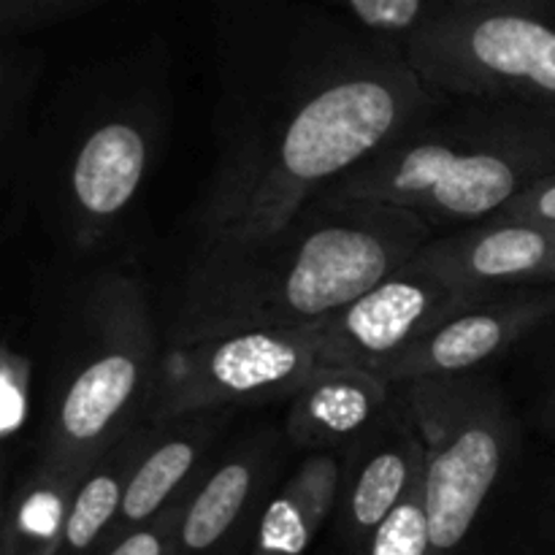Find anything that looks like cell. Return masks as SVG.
<instances>
[{"label": "cell", "mask_w": 555, "mask_h": 555, "mask_svg": "<svg viewBox=\"0 0 555 555\" xmlns=\"http://www.w3.org/2000/svg\"><path fill=\"white\" fill-rule=\"evenodd\" d=\"M217 157L198 244L285 225L388 141L444 106L404 47L298 0H215Z\"/></svg>", "instance_id": "cell-1"}, {"label": "cell", "mask_w": 555, "mask_h": 555, "mask_svg": "<svg viewBox=\"0 0 555 555\" xmlns=\"http://www.w3.org/2000/svg\"><path fill=\"white\" fill-rule=\"evenodd\" d=\"M434 228L399 206L325 190L285 225L198 244L171 345L260 328H312L410 263Z\"/></svg>", "instance_id": "cell-2"}, {"label": "cell", "mask_w": 555, "mask_h": 555, "mask_svg": "<svg viewBox=\"0 0 555 555\" xmlns=\"http://www.w3.org/2000/svg\"><path fill=\"white\" fill-rule=\"evenodd\" d=\"M166 85L152 60L98 65L38 117L33 211L74 253L103 249L139 206L166 139Z\"/></svg>", "instance_id": "cell-3"}, {"label": "cell", "mask_w": 555, "mask_h": 555, "mask_svg": "<svg viewBox=\"0 0 555 555\" xmlns=\"http://www.w3.org/2000/svg\"><path fill=\"white\" fill-rule=\"evenodd\" d=\"M555 171V112L448 98L331 188L412 211L428 225L486 222Z\"/></svg>", "instance_id": "cell-4"}, {"label": "cell", "mask_w": 555, "mask_h": 555, "mask_svg": "<svg viewBox=\"0 0 555 555\" xmlns=\"http://www.w3.org/2000/svg\"><path fill=\"white\" fill-rule=\"evenodd\" d=\"M160 361L141 282L125 271L87 276L60 323L36 464L85 477L150 415Z\"/></svg>", "instance_id": "cell-5"}, {"label": "cell", "mask_w": 555, "mask_h": 555, "mask_svg": "<svg viewBox=\"0 0 555 555\" xmlns=\"http://www.w3.org/2000/svg\"><path fill=\"white\" fill-rule=\"evenodd\" d=\"M423 442V493L434 555H455L502 482L518 426L499 388L477 374L396 385Z\"/></svg>", "instance_id": "cell-6"}, {"label": "cell", "mask_w": 555, "mask_h": 555, "mask_svg": "<svg viewBox=\"0 0 555 555\" xmlns=\"http://www.w3.org/2000/svg\"><path fill=\"white\" fill-rule=\"evenodd\" d=\"M404 52L423 81L448 98L555 108V5L437 9Z\"/></svg>", "instance_id": "cell-7"}, {"label": "cell", "mask_w": 555, "mask_h": 555, "mask_svg": "<svg viewBox=\"0 0 555 555\" xmlns=\"http://www.w3.org/2000/svg\"><path fill=\"white\" fill-rule=\"evenodd\" d=\"M320 366V328L233 331L163 352L150 423L291 399Z\"/></svg>", "instance_id": "cell-8"}, {"label": "cell", "mask_w": 555, "mask_h": 555, "mask_svg": "<svg viewBox=\"0 0 555 555\" xmlns=\"http://www.w3.org/2000/svg\"><path fill=\"white\" fill-rule=\"evenodd\" d=\"M475 293L450 285L410 260L318 325L320 366L383 374Z\"/></svg>", "instance_id": "cell-9"}, {"label": "cell", "mask_w": 555, "mask_h": 555, "mask_svg": "<svg viewBox=\"0 0 555 555\" xmlns=\"http://www.w3.org/2000/svg\"><path fill=\"white\" fill-rule=\"evenodd\" d=\"M555 314V287L482 291L444 314L379 377L390 385L475 374L482 363L540 328Z\"/></svg>", "instance_id": "cell-10"}, {"label": "cell", "mask_w": 555, "mask_h": 555, "mask_svg": "<svg viewBox=\"0 0 555 555\" xmlns=\"http://www.w3.org/2000/svg\"><path fill=\"white\" fill-rule=\"evenodd\" d=\"M464 291H513L555 282V222L491 217L450 236H434L412 258Z\"/></svg>", "instance_id": "cell-11"}, {"label": "cell", "mask_w": 555, "mask_h": 555, "mask_svg": "<svg viewBox=\"0 0 555 555\" xmlns=\"http://www.w3.org/2000/svg\"><path fill=\"white\" fill-rule=\"evenodd\" d=\"M280 466V437L253 434L211 461L188 493L171 555H220L238 534L255 531Z\"/></svg>", "instance_id": "cell-12"}, {"label": "cell", "mask_w": 555, "mask_h": 555, "mask_svg": "<svg viewBox=\"0 0 555 555\" xmlns=\"http://www.w3.org/2000/svg\"><path fill=\"white\" fill-rule=\"evenodd\" d=\"M421 477L423 442L417 428L412 426L406 410L390 412L341 455L339 499L334 509L341 545L352 555L361 553L374 531L410 496Z\"/></svg>", "instance_id": "cell-13"}, {"label": "cell", "mask_w": 555, "mask_h": 555, "mask_svg": "<svg viewBox=\"0 0 555 555\" xmlns=\"http://www.w3.org/2000/svg\"><path fill=\"white\" fill-rule=\"evenodd\" d=\"M225 417L228 412H195V415H179L146 426L144 444L135 455L125 488L122 509L103 547L152 524L157 515L193 491L198 477L209 466L206 455L220 428L225 426Z\"/></svg>", "instance_id": "cell-14"}, {"label": "cell", "mask_w": 555, "mask_h": 555, "mask_svg": "<svg viewBox=\"0 0 555 555\" xmlns=\"http://www.w3.org/2000/svg\"><path fill=\"white\" fill-rule=\"evenodd\" d=\"M393 390L366 369L318 366L291 396L285 437L309 455L347 450L393 412Z\"/></svg>", "instance_id": "cell-15"}, {"label": "cell", "mask_w": 555, "mask_h": 555, "mask_svg": "<svg viewBox=\"0 0 555 555\" xmlns=\"http://www.w3.org/2000/svg\"><path fill=\"white\" fill-rule=\"evenodd\" d=\"M43 60L36 49L5 38L0 57V233L14 238L33 211V166H36V92Z\"/></svg>", "instance_id": "cell-16"}, {"label": "cell", "mask_w": 555, "mask_h": 555, "mask_svg": "<svg viewBox=\"0 0 555 555\" xmlns=\"http://www.w3.org/2000/svg\"><path fill=\"white\" fill-rule=\"evenodd\" d=\"M341 455L312 453L271 493L253 531L249 555H304L339 499Z\"/></svg>", "instance_id": "cell-17"}, {"label": "cell", "mask_w": 555, "mask_h": 555, "mask_svg": "<svg viewBox=\"0 0 555 555\" xmlns=\"http://www.w3.org/2000/svg\"><path fill=\"white\" fill-rule=\"evenodd\" d=\"M144 437L146 426H139L87 472L70 499L57 555H98L103 551L122 509L125 488Z\"/></svg>", "instance_id": "cell-18"}, {"label": "cell", "mask_w": 555, "mask_h": 555, "mask_svg": "<svg viewBox=\"0 0 555 555\" xmlns=\"http://www.w3.org/2000/svg\"><path fill=\"white\" fill-rule=\"evenodd\" d=\"M358 555H434L423 477Z\"/></svg>", "instance_id": "cell-19"}, {"label": "cell", "mask_w": 555, "mask_h": 555, "mask_svg": "<svg viewBox=\"0 0 555 555\" xmlns=\"http://www.w3.org/2000/svg\"><path fill=\"white\" fill-rule=\"evenodd\" d=\"M328 3L363 30L390 38L401 47L434 11L431 0H328Z\"/></svg>", "instance_id": "cell-20"}, {"label": "cell", "mask_w": 555, "mask_h": 555, "mask_svg": "<svg viewBox=\"0 0 555 555\" xmlns=\"http://www.w3.org/2000/svg\"><path fill=\"white\" fill-rule=\"evenodd\" d=\"M0 388H3V404H0V431L5 442L16 437L25 428L30 415L33 396V361L25 347H16V341L5 339L3 345V366H0Z\"/></svg>", "instance_id": "cell-21"}, {"label": "cell", "mask_w": 555, "mask_h": 555, "mask_svg": "<svg viewBox=\"0 0 555 555\" xmlns=\"http://www.w3.org/2000/svg\"><path fill=\"white\" fill-rule=\"evenodd\" d=\"M103 3L108 0H0V30H3V38L25 36V33L57 25Z\"/></svg>", "instance_id": "cell-22"}, {"label": "cell", "mask_w": 555, "mask_h": 555, "mask_svg": "<svg viewBox=\"0 0 555 555\" xmlns=\"http://www.w3.org/2000/svg\"><path fill=\"white\" fill-rule=\"evenodd\" d=\"M184 499L173 504V507H168L163 515H157L152 524L141 526V529L130 531V534L122 537V540L103 547L98 555H171L173 542H177V529H179V518H182Z\"/></svg>", "instance_id": "cell-23"}, {"label": "cell", "mask_w": 555, "mask_h": 555, "mask_svg": "<svg viewBox=\"0 0 555 555\" xmlns=\"http://www.w3.org/2000/svg\"><path fill=\"white\" fill-rule=\"evenodd\" d=\"M496 217H529V220L555 222V171L540 179L534 188L526 190L520 198H515Z\"/></svg>", "instance_id": "cell-24"}, {"label": "cell", "mask_w": 555, "mask_h": 555, "mask_svg": "<svg viewBox=\"0 0 555 555\" xmlns=\"http://www.w3.org/2000/svg\"><path fill=\"white\" fill-rule=\"evenodd\" d=\"M534 415H537V423H540L545 431L555 434V372H553L551 383H547L545 390H542L540 404H537Z\"/></svg>", "instance_id": "cell-25"}, {"label": "cell", "mask_w": 555, "mask_h": 555, "mask_svg": "<svg viewBox=\"0 0 555 555\" xmlns=\"http://www.w3.org/2000/svg\"><path fill=\"white\" fill-rule=\"evenodd\" d=\"M547 518H551V524L555 529V472L551 477V491H547Z\"/></svg>", "instance_id": "cell-26"}, {"label": "cell", "mask_w": 555, "mask_h": 555, "mask_svg": "<svg viewBox=\"0 0 555 555\" xmlns=\"http://www.w3.org/2000/svg\"><path fill=\"white\" fill-rule=\"evenodd\" d=\"M553 112H555V108H553Z\"/></svg>", "instance_id": "cell-27"}]
</instances>
